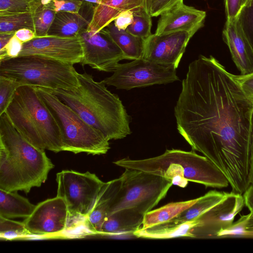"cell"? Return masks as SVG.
<instances>
[{
	"label": "cell",
	"mask_w": 253,
	"mask_h": 253,
	"mask_svg": "<svg viewBox=\"0 0 253 253\" xmlns=\"http://www.w3.org/2000/svg\"><path fill=\"white\" fill-rule=\"evenodd\" d=\"M174 107L179 133L225 176L232 192L251 184L249 134L253 105L219 62L200 55L188 66Z\"/></svg>",
	"instance_id": "obj_1"
},
{
	"label": "cell",
	"mask_w": 253,
	"mask_h": 253,
	"mask_svg": "<svg viewBox=\"0 0 253 253\" xmlns=\"http://www.w3.org/2000/svg\"><path fill=\"white\" fill-rule=\"evenodd\" d=\"M78 79L79 85L74 89H46L109 140L130 134L129 117L118 96L108 90L103 81L96 82L86 72L78 73Z\"/></svg>",
	"instance_id": "obj_2"
},
{
	"label": "cell",
	"mask_w": 253,
	"mask_h": 253,
	"mask_svg": "<svg viewBox=\"0 0 253 253\" xmlns=\"http://www.w3.org/2000/svg\"><path fill=\"white\" fill-rule=\"evenodd\" d=\"M54 165L44 150L28 142L6 114L0 115V189L28 193L47 179Z\"/></svg>",
	"instance_id": "obj_3"
},
{
	"label": "cell",
	"mask_w": 253,
	"mask_h": 253,
	"mask_svg": "<svg viewBox=\"0 0 253 253\" xmlns=\"http://www.w3.org/2000/svg\"><path fill=\"white\" fill-rule=\"evenodd\" d=\"M113 163L124 169H134L157 175L184 188L192 182L206 187L222 188L229 185L223 173L208 158L194 151L167 150L162 155L148 159L124 158Z\"/></svg>",
	"instance_id": "obj_4"
},
{
	"label": "cell",
	"mask_w": 253,
	"mask_h": 253,
	"mask_svg": "<svg viewBox=\"0 0 253 253\" xmlns=\"http://www.w3.org/2000/svg\"><path fill=\"white\" fill-rule=\"evenodd\" d=\"M4 112L30 143L44 150L63 151L60 128L35 86H19Z\"/></svg>",
	"instance_id": "obj_5"
},
{
	"label": "cell",
	"mask_w": 253,
	"mask_h": 253,
	"mask_svg": "<svg viewBox=\"0 0 253 253\" xmlns=\"http://www.w3.org/2000/svg\"><path fill=\"white\" fill-rule=\"evenodd\" d=\"M73 65L40 55L18 56L0 60V76L21 85L71 90L79 85Z\"/></svg>",
	"instance_id": "obj_6"
},
{
	"label": "cell",
	"mask_w": 253,
	"mask_h": 253,
	"mask_svg": "<svg viewBox=\"0 0 253 253\" xmlns=\"http://www.w3.org/2000/svg\"><path fill=\"white\" fill-rule=\"evenodd\" d=\"M35 88L60 128L63 151L92 155L107 153L110 149V140L101 132L89 126L75 111L46 88Z\"/></svg>",
	"instance_id": "obj_7"
},
{
	"label": "cell",
	"mask_w": 253,
	"mask_h": 253,
	"mask_svg": "<svg viewBox=\"0 0 253 253\" xmlns=\"http://www.w3.org/2000/svg\"><path fill=\"white\" fill-rule=\"evenodd\" d=\"M125 169L120 177V188L109 215L121 210L131 209L144 215L166 197L173 185L170 180L163 177L139 170Z\"/></svg>",
	"instance_id": "obj_8"
},
{
	"label": "cell",
	"mask_w": 253,
	"mask_h": 253,
	"mask_svg": "<svg viewBox=\"0 0 253 253\" xmlns=\"http://www.w3.org/2000/svg\"><path fill=\"white\" fill-rule=\"evenodd\" d=\"M57 196L65 202L71 220H84L91 211L105 182L94 173L63 170L56 174Z\"/></svg>",
	"instance_id": "obj_9"
},
{
	"label": "cell",
	"mask_w": 253,
	"mask_h": 253,
	"mask_svg": "<svg viewBox=\"0 0 253 253\" xmlns=\"http://www.w3.org/2000/svg\"><path fill=\"white\" fill-rule=\"evenodd\" d=\"M113 74L103 81L118 89L129 90L154 84H167L179 80L176 69L143 58L119 63Z\"/></svg>",
	"instance_id": "obj_10"
},
{
	"label": "cell",
	"mask_w": 253,
	"mask_h": 253,
	"mask_svg": "<svg viewBox=\"0 0 253 253\" xmlns=\"http://www.w3.org/2000/svg\"><path fill=\"white\" fill-rule=\"evenodd\" d=\"M80 38L83 57L81 62L91 68L113 72L119 62L126 57L104 29L96 31L86 28L78 35Z\"/></svg>",
	"instance_id": "obj_11"
},
{
	"label": "cell",
	"mask_w": 253,
	"mask_h": 253,
	"mask_svg": "<svg viewBox=\"0 0 253 253\" xmlns=\"http://www.w3.org/2000/svg\"><path fill=\"white\" fill-rule=\"evenodd\" d=\"M23 222L30 236H46L62 233L69 223L66 204L57 196L45 200L36 206Z\"/></svg>",
	"instance_id": "obj_12"
},
{
	"label": "cell",
	"mask_w": 253,
	"mask_h": 253,
	"mask_svg": "<svg viewBox=\"0 0 253 253\" xmlns=\"http://www.w3.org/2000/svg\"><path fill=\"white\" fill-rule=\"evenodd\" d=\"M245 206L242 194L227 193L219 203L197 217L198 223L193 238H217L218 233L229 227Z\"/></svg>",
	"instance_id": "obj_13"
},
{
	"label": "cell",
	"mask_w": 253,
	"mask_h": 253,
	"mask_svg": "<svg viewBox=\"0 0 253 253\" xmlns=\"http://www.w3.org/2000/svg\"><path fill=\"white\" fill-rule=\"evenodd\" d=\"M36 55L71 64L81 63L83 51L80 38L46 36L23 43L18 56Z\"/></svg>",
	"instance_id": "obj_14"
},
{
	"label": "cell",
	"mask_w": 253,
	"mask_h": 253,
	"mask_svg": "<svg viewBox=\"0 0 253 253\" xmlns=\"http://www.w3.org/2000/svg\"><path fill=\"white\" fill-rule=\"evenodd\" d=\"M193 36L187 32L152 34L144 39L142 58L176 69Z\"/></svg>",
	"instance_id": "obj_15"
},
{
	"label": "cell",
	"mask_w": 253,
	"mask_h": 253,
	"mask_svg": "<svg viewBox=\"0 0 253 253\" xmlns=\"http://www.w3.org/2000/svg\"><path fill=\"white\" fill-rule=\"evenodd\" d=\"M206 17V11L183 2L160 15L155 34L187 32L194 35L204 26Z\"/></svg>",
	"instance_id": "obj_16"
},
{
	"label": "cell",
	"mask_w": 253,
	"mask_h": 253,
	"mask_svg": "<svg viewBox=\"0 0 253 253\" xmlns=\"http://www.w3.org/2000/svg\"><path fill=\"white\" fill-rule=\"evenodd\" d=\"M222 38L241 75L253 73V49L243 31L238 17L226 20L222 32Z\"/></svg>",
	"instance_id": "obj_17"
},
{
	"label": "cell",
	"mask_w": 253,
	"mask_h": 253,
	"mask_svg": "<svg viewBox=\"0 0 253 253\" xmlns=\"http://www.w3.org/2000/svg\"><path fill=\"white\" fill-rule=\"evenodd\" d=\"M78 13L60 11L56 13L47 36L73 37L88 27L92 18L94 5L83 1Z\"/></svg>",
	"instance_id": "obj_18"
},
{
	"label": "cell",
	"mask_w": 253,
	"mask_h": 253,
	"mask_svg": "<svg viewBox=\"0 0 253 253\" xmlns=\"http://www.w3.org/2000/svg\"><path fill=\"white\" fill-rule=\"evenodd\" d=\"M121 184L120 177L105 182L84 225L90 232L99 234L101 226L109 215Z\"/></svg>",
	"instance_id": "obj_19"
},
{
	"label": "cell",
	"mask_w": 253,
	"mask_h": 253,
	"mask_svg": "<svg viewBox=\"0 0 253 253\" xmlns=\"http://www.w3.org/2000/svg\"><path fill=\"white\" fill-rule=\"evenodd\" d=\"M143 7L145 0H101L94 6L92 18L87 28L101 31L113 22L121 12Z\"/></svg>",
	"instance_id": "obj_20"
},
{
	"label": "cell",
	"mask_w": 253,
	"mask_h": 253,
	"mask_svg": "<svg viewBox=\"0 0 253 253\" xmlns=\"http://www.w3.org/2000/svg\"><path fill=\"white\" fill-rule=\"evenodd\" d=\"M144 215L131 209L121 210L109 215L103 221L99 234L110 236L131 235L140 228Z\"/></svg>",
	"instance_id": "obj_21"
},
{
	"label": "cell",
	"mask_w": 253,
	"mask_h": 253,
	"mask_svg": "<svg viewBox=\"0 0 253 253\" xmlns=\"http://www.w3.org/2000/svg\"><path fill=\"white\" fill-rule=\"evenodd\" d=\"M198 223L197 218L180 223L167 222L145 229L140 227L133 233V235L136 238L148 239L193 238V231Z\"/></svg>",
	"instance_id": "obj_22"
},
{
	"label": "cell",
	"mask_w": 253,
	"mask_h": 253,
	"mask_svg": "<svg viewBox=\"0 0 253 253\" xmlns=\"http://www.w3.org/2000/svg\"><path fill=\"white\" fill-rule=\"evenodd\" d=\"M36 207L17 191L10 192L0 189V216L6 218H27Z\"/></svg>",
	"instance_id": "obj_23"
},
{
	"label": "cell",
	"mask_w": 253,
	"mask_h": 253,
	"mask_svg": "<svg viewBox=\"0 0 253 253\" xmlns=\"http://www.w3.org/2000/svg\"><path fill=\"white\" fill-rule=\"evenodd\" d=\"M104 29L122 50L126 59L133 60L142 58L144 39L131 35L126 30L118 29L113 22Z\"/></svg>",
	"instance_id": "obj_24"
},
{
	"label": "cell",
	"mask_w": 253,
	"mask_h": 253,
	"mask_svg": "<svg viewBox=\"0 0 253 253\" xmlns=\"http://www.w3.org/2000/svg\"><path fill=\"white\" fill-rule=\"evenodd\" d=\"M227 194V192L211 190L198 198L191 207L180 213L169 221L180 223L193 220L219 203Z\"/></svg>",
	"instance_id": "obj_25"
},
{
	"label": "cell",
	"mask_w": 253,
	"mask_h": 253,
	"mask_svg": "<svg viewBox=\"0 0 253 253\" xmlns=\"http://www.w3.org/2000/svg\"><path fill=\"white\" fill-rule=\"evenodd\" d=\"M197 199L170 203L149 211L144 215L141 228L145 229L169 221L193 205Z\"/></svg>",
	"instance_id": "obj_26"
},
{
	"label": "cell",
	"mask_w": 253,
	"mask_h": 253,
	"mask_svg": "<svg viewBox=\"0 0 253 253\" xmlns=\"http://www.w3.org/2000/svg\"><path fill=\"white\" fill-rule=\"evenodd\" d=\"M56 12L53 9L51 0H40L34 11L35 33L36 37L46 36Z\"/></svg>",
	"instance_id": "obj_27"
},
{
	"label": "cell",
	"mask_w": 253,
	"mask_h": 253,
	"mask_svg": "<svg viewBox=\"0 0 253 253\" xmlns=\"http://www.w3.org/2000/svg\"><path fill=\"white\" fill-rule=\"evenodd\" d=\"M29 29L35 32L34 11L0 15V33Z\"/></svg>",
	"instance_id": "obj_28"
},
{
	"label": "cell",
	"mask_w": 253,
	"mask_h": 253,
	"mask_svg": "<svg viewBox=\"0 0 253 253\" xmlns=\"http://www.w3.org/2000/svg\"><path fill=\"white\" fill-rule=\"evenodd\" d=\"M151 17L144 7L133 10L132 22L126 30L135 37L145 39L152 34Z\"/></svg>",
	"instance_id": "obj_29"
},
{
	"label": "cell",
	"mask_w": 253,
	"mask_h": 253,
	"mask_svg": "<svg viewBox=\"0 0 253 253\" xmlns=\"http://www.w3.org/2000/svg\"><path fill=\"white\" fill-rule=\"evenodd\" d=\"M30 236L23 222L0 216V236L4 240Z\"/></svg>",
	"instance_id": "obj_30"
},
{
	"label": "cell",
	"mask_w": 253,
	"mask_h": 253,
	"mask_svg": "<svg viewBox=\"0 0 253 253\" xmlns=\"http://www.w3.org/2000/svg\"><path fill=\"white\" fill-rule=\"evenodd\" d=\"M249 213L240 215V218L227 228L220 231L217 238H253V233L250 230L248 225Z\"/></svg>",
	"instance_id": "obj_31"
},
{
	"label": "cell",
	"mask_w": 253,
	"mask_h": 253,
	"mask_svg": "<svg viewBox=\"0 0 253 253\" xmlns=\"http://www.w3.org/2000/svg\"><path fill=\"white\" fill-rule=\"evenodd\" d=\"M20 85L14 79L0 76V115L5 112L15 91Z\"/></svg>",
	"instance_id": "obj_32"
},
{
	"label": "cell",
	"mask_w": 253,
	"mask_h": 253,
	"mask_svg": "<svg viewBox=\"0 0 253 253\" xmlns=\"http://www.w3.org/2000/svg\"><path fill=\"white\" fill-rule=\"evenodd\" d=\"M243 31L253 49V0L244 5L238 16Z\"/></svg>",
	"instance_id": "obj_33"
},
{
	"label": "cell",
	"mask_w": 253,
	"mask_h": 253,
	"mask_svg": "<svg viewBox=\"0 0 253 253\" xmlns=\"http://www.w3.org/2000/svg\"><path fill=\"white\" fill-rule=\"evenodd\" d=\"M230 75L239 85L248 101L253 105V72L240 75L230 73Z\"/></svg>",
	"instance_id": "obj_34"
},
{
	"label": "cell",
	"mask_w": 253,
	"mask_h": 253,
	"mask_svg": "<svg viewBox=\"0 0 253 253\" xmlns=\"http://www.w3.org/2000/svg\"><path fill=\"white\" fill-rule=\"evenodd\" d=\"M83 1L81 0H51L54 11L78 13L81 9Z\"/></svg>",
	"instance_id": "obj_35"
},
{
	"label": "cell",
	"mask_w": 253,
	"mask_h": 253,
	"mask_svg": "<svg viewBox=\"0 0 253 253\" xmlns=\"http://www.w3.org/2000/svg\"><path fill=\"white\" fill-rule=\"evenodd\" d=\"M183 2V0H154L151 3L150 14L157 17L175 6Z\"/></svg>",
	"instance_id": "obj_36"
},
{
	"label": "cell",
	"mask_w": 253,
	"mask_h": 253,
	"mask_svg": "<svg viewBox=\"0 0 253 253\" xmlns=\"http://www.w3.org/2000/svg\"><path fill=\"white\" fill-rule=\"evenodd\" d=\"M23 44L14 35L5 47L0 51V60L18 56L22 49Z\"/></svg>",
	"instance_id": "obj_37"
},
{
	"label": "cell",
	"mask_w": 253,
	"mask_h": 253,
	"mask_svg": "<svg viewBox=\"0 0 253 253\" xmlns=\"http://www.w3.org/2000/svg\"><path fill=\"white\" fill-rule=\"evenodd\" d=\"M227 20L237 18L242 7V0H224Z\"/></svg>",
	"instance_id": "obj_38"
},
{
	"label": "cell",
	"mask_w": 253,
	"mask_h": 253,
	"mask_svg": "<svg viewBox=\"0 0 253 253\" xmlns=\"http://www.w3.org/2000/svg\"><path fill=\"white\" fill-rule=\"evenodd\" d=\"M133 18V10L123 11L115 18L113 23L118 29L126 30L132 22Z\"/></svg>",
	"instance_id": "obj_39"
},
{
	"label": "cell",
	"mask_w": 253,
	"mask_h": 253,
	"mask_svg": "<svg viewBox=\"0 0 253 253\" xmlns=\"http://www.w3.org/2000/svg\"><path fill=\"white\" fill-rule=\"evenodd\" d=\"M243 196L245 206L250 211L248 225L250 230L253 233V184H251L243 194Z\"/></svg>",
	"instance_id": "obj_40"
},
{
	"label": "cell",
	"mask_w": 253,
	"mask_h": 253,
	"mask_svg": "<svg viewBox=\"0 0 253 253\" xmlns=\"http://www.w3.org/2000/svg\"><path fill=\"white\" fill-rule=\"evenodd\" d=\"M249 143L250 154V181L253 184V108L251 114L249 134Z\"/></svg>",
	"instance_id": "obj_41"
},
{
	"label": "cell",
	"mask_w": 253,
	"mask_h": 253,
	"mask_svg": "<svg viewBox=\"0 0 253 253\" xmlns=\"http://www.w3.org/2000/svg\"><path fill=\"white\" fill-rule=\"evenodd\" d=\"M15 36L23 43L29 42L36 37L35 32L29 29H22L15 32Z\"/></svg>",
	"instance_id": "obj_42"
},
{
	"label": "cell",
	"mask_w": 253,
	"mask_h": 253,
	"mask_svg": "<svg viewBox=\"0 0 253 253\" xmlns=\"http://www.w3.org/2000/svg\"><path fill=\"white\" fill-rule=\"evenodd\" d=\"M15 34V32L0 33V51L5 47Z\"/></svg>",
	"instance_id": "obj_43"
},
{
	"label": "cell",
	"mask_w": 253,
	"mask_h": 253,
	"mask_svg": "<svg viewBox=\"0 0 253 253\" xmlns=\"http://www.w3.org/2000/svg\"><path fill=\"white\" fill-rule=\"evenodd\" d=\"M151 3L152 0H145V8L149 14Z\"/></svg>",
	"instance_id": "obj_44"
},
{
	"label": "cell",
	"mask_w": 253,
	"mask_h": 253,
	"mask_svg": "<svg viewBox=\"0 0 253 253\" xmlns=\"http://www.w3.org/2000/svg\"><path fill=\"white\" fill-rule=\"evenodd\" d=\"M83 1L91 4L92 5H94V6L96 5L97 4H99L101 0H81Z\"/></svg>",
	"instance_id": "obj_45"
},
{
	"label": "cell",
	"mask_w": 253,
	"mask_h": 253,
	"mask_svg": "<svg viewBox=\"0 0 253 253\" xmlns=\"http://www.w3.org/2000/svg\"><path fill=\"white\" fill-rule=\"evenodd\" d=\"M251 0H242V7L247 4Z\"/></svg>",
	"instance_id": "obj_46"
},
{
	"label": "cell",
	"mask_w": 253,
	"mask_h": 253,
	"mask_svg": "<svg viewBox=\"0 0 253 253\" xmlns=\"http://www.w3.org/2000/svg\"><path fill=\"white\" fill-rule=\"evenodd\" d=\"M154 0H152V2L154 1Z\"/></svg>",
	"instance_id": "obj_47"
},
{
	"label": "cell",
	"mask_w": 253,
	"mask_h": 253,
	"mask_svg": "<svg viewBox=\"0 0 253 253\" xmlns=\"http://www.w3.org/2000/svg\"></svg>",
	"instance_id": "obj_48"
}]
</instances>
